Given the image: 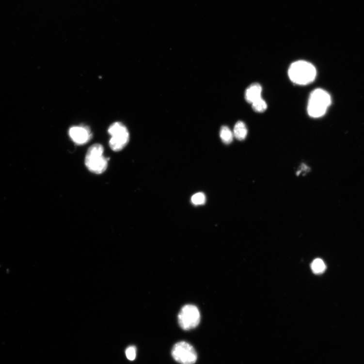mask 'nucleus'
<instances>
[{"instance_id":"ddd939ff","label":"nucleus","mask_w":364,"mask_h":364,"mask_svg":"<svg viewBox=\"0 0 364 364\" xmlns=\"http://www.w3.org/2000/svg\"><path fill=\"white\" fill-rule=\"evenodd\" d=\"M191 202L195 206L203 205L206 202V196L202 192L196 193L192 196Z\"/></svg>"},{"instance_id":"1a4fd4ad","label":"nucleus","mask_w":364,"mask_h":364,"mask_svg":"<svg viewBox=\"0 0 364 364\" xmlns=\"http://www.w3.org/2000/svg\"><path fill=\"white\" fill-rule=\"evenodd\" d=\"M233 135L237 140L242 141L248 135V129L245 124L241 121L238 122L234 128Z\"/></svg>"},{"instance_id":"20e7f679","label":"nucleus","mask_w":364,"mask_h":364,"mask_svg":"<svg viewBox=\"0 0 364 364\" xmlns=\"http://www.w3.org/2000/svg\"><path fill=\"white\" fill-rule=\"evenodd\" d=\"M108 132L111 136L110 146L113 151H121L128 143L130 135L127 128L122 123H114L110 126Z\"/></svg>"},{"instance_id":"6e6552de","label":"nucleus","mask_w":364,"mask_h":364,"mask_svg":"<svg viewBox=\"0 0 364 364\" xmlns=\"http://www.w3.org/2000/svg\"><path fill=\"white\" fill-rule=\"evenodd\" d=\"M262 88L258 83L251 85L246 89L245 93V98L248 102L252 104L254 101L262 98Z\"/></svg>"},{"instance_id":"9d476101","label":"nucleus","mask_w":364,"mask_h":364,"mask_svg":"<svg viewBox=\"0 0 364 364\" xmlns=\"http://www.w3.org/2000/svg\"><path fill=\"white\" fill-rule=\"evenodd\" d=\"M233 133L227 126H223L220 130V137L222 142L226 144H230L233 141Z\"/></svg>"},{"instance_id":"9b49d317","label":"nucleus","mask_w":364,"mask_h":364,"mask_svg":"<svg viewBox=\"0 0 364 364\" xmlns=\"http://www.w3.org/2000/svg\"><path fill=\"white\" fill-rule=\"evenodd\" d=\"M311 268L314 273L319 274L325 271L326 265L321 259H317L312 263Z\"/></svg>"},{"instance_id":"f257e3e1","label":"nucleus","mask_w":364,"mask_h":364,"mask_svg":"<svg viewBox=\"0 0 364 364\" xmlns=\"http://www.w3.org/2000/svg\"><path fill=\"white\" fill-rule=\"evenodd\" d=\"M317 71L311 63L299 61L292 63L288 69L290 80L296 84L306 85L312 83L316 79Z\"/></svg>"},{"instance_id":"423d86ee","label":"nucleus","mask_w":364,"mask_h":364,"mask_svg":"<svg viewBox=\"0 0 364 364\" xmlns=\"http://www.w3.org/2000/svg\"><path fill=\"white\" fill-rule=\"evenodd\" d=\"M200 321V313L197 308L192 304L185 305L178 315L179 325L185 331H190L196 327Z\"/></svg>"},{"instance_id":"7ed1b4c3","label":"nucleus","mask_w":364,"mask_h":364,"mask_svg":"<svg viewBox=\"0 0 364 364\" xmlns=\"http://www.w3.org/2000/svg\"><path fill=\"white\" fill-rule=\"evenodd\" d=\"M104 148L100 144L92 145L88 149L85 157V164L93 173L101 174L107 170L109 158L103 156Z\"/></svg>"},{"instance_id":"f8f14e48","label":"nucleus","mask_w":364,"mask_h":364,"mask_svg":"<svg viewBox=\"0 0 364 364\" xmlns=\"http://www.w3.org/2000/svg\"><path fill=\"white\" fill-rule=\"evenodd\" d=\"M252 105L253 109L258 113L264 112L267 109V104L262 97L254 101Z\"/></svg>"},{"instance_id":"39448f33","label":"nucleus","mask_w":364,"mask_h":364,"mask_svg":"<svg viewBox=\"0 0 364 364\" xmlns=\"http://www.w3.org/2000/svg\"><path fill=\"white\" fill-rule=\"evenodd\" d=\"M172 356L175 361L181 364H194L197 360L194 348L186 342L175 344L172 350Z\"/></svg>"},{"instance_id":"4468645a","label":"nucleus","mask_w":364,"mask_h":364,"mask_svg":"<svg viewBox=\"0 0 364 364\" xmlns=\"http://www.w3.org/2000/svg\"><path fill=\"white\" fill-rule=\"evenodd\" d=\"M126 355L127 358L130 361H133L136 357V348L134 346H131L127 348L126 350Z\"/></svg>"},{"instance_id":"f03ea898","label":"nucleus","mask_w":364,"mask_h":364,"mask_svg":"<svg viewBox=\"0 0 364 364\" xmlns=\"http://www.w3.org/2000/svg\"><path fill=\"white\" fill-rule=\"evenodd\" d=\"M331 104V96L326 91L321 89H316L311 93L309 98L308 114L314 118L322 117Z\"/></svg>"},{"instance_id":"0eeeda50","label":"nucleus","mask_w":364,"mask_h":364,"mask_svg":"<svg viewBox=\"0 0 364 364\" xmlns=\"http://www.w3.org/2000/svg\"><path fill=\"white\" fill-rule=\"evenodd\" d=\"M69 135L77 145H84L92 138L89 127L87 126H74L70 127Z\"/></svg>"}]
</instances>
